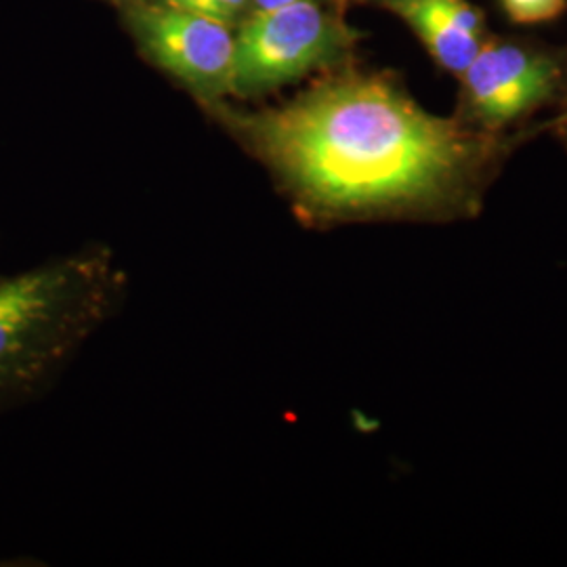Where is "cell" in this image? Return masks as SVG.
<instances>
[{"mask_svg": "<svg viewBox=\"0 0 567 567\" xmlns=\"http://www.w3.org/2000/svg\"><path fill=\"white\" fill-rule=\"evenodd\" d=\"M364 32L334 0H301L252 13L236 28L231 97L250 102L353 61Z\"/></svg>", "mask_w": 567, "mask_h": 567, "instance_id": "3", "label": "cell"}, {"mask_svg": "<svg viewBox=\"0 0 567 567\" xmlns=\"http://www.w3.org/2000/svg\"><path fill=\"white\" fill-rule=\"evenodd\" d=\"M250 2H252V13H264V11H271V9L286 7V4H295V2H301V0H250Z\"/></svg>", "mask_w": 567, "mask_h": 567, "instance_id": "10", "label": "cell"}, {"mask_svg": "<svg viewBox=\"0 0 567 567\" xmlns=\"http://www.w3.org/2000/svg\"><path fill=\"white\" fill-rule=\"evenodd\" d=\"M458 82V121L494 135L522 131L566 95L567 47L487 37Z\"/></svg>", "mask_w": 567, "mask_h": 567, "instance_id": "4", "label": "cell"}, {"mask_svg": "<svg viewBox=\"0 0 567 567\" xmlns=\"http://www.w3.org/2000/svg\"><path fill=\"white\" fill-rule=\"evenodd\" d=\"M548 131L564 143V147L567 150V91L566 95L561 97V102L557 103V112L553 116V121L547 124Z\"/></svg>", "mask_w": 567, "mask_h": 567, "instance_id": "9", "label": "cell"}, {"mask_svg": "<svg viewBox=\"0 0 567 567\" xmlns=\"http://www.w3.org/2000/svg\"><path fill=\"white\" fill-rule=\"evenodd\" d=\"M105 2H110V4H116V2H118V0H105Z\"/></svg>", "mask_w": 567, "mask_h": 567, "instance_id": "12", "label": "cell"}, {"mask_svg": "<svg viewBox=\"0 0 567 567\" xmlns=\"http://www.w3.org/2000/svg\"><path fill=\"white\" fill-rule=\"evenodd\" d=\"M126 276L102 244L0 276V410L42 395L121 305Z\"/></svg>", "mask_w": 567, "mask_h": 567, "instance_id": "2", "label": "cell"}, {"mask_svg": "<svg viewBox=\"0 0 567 567\" xmlns=\"http://www.w3.org/2000/svg\"><path fill=\"white\" fill-rule=\"evenodd\" d=\"M341 7H349V4H368V2H374V4H379L381 0H337Z\"/></svg>", "mask_w": 567, "mask_h": 567, "instance_id": "11", "label": "cell"}, {"mask_svg": "<svg viewBox=\"0 0 567 567\" xmlns=\"http://www.w3.org/2000/svg\"><path fill=\"white\" fill-rule=\"evenodd\" d=\"M171 7L203 16L208 20L221 21L229 28H238L248 16H252L250 0H163Z\"/></svg>", "mask_w": 567, "mask_h": 567, "instance_id": "7", "label": "cell"}, {"mask_svg": "<svg viewBox=\"0 0 567 567\" xmlns=\"http://www.w3.org/2000/svg\"><path fill=\"white\" fill-rule=\"evenodd\" d=\"M416 34L433 61L461 79L487 41L486 13L468 0H381Z\"/></svg>", "mask_w": 567, "mask_h": 567, "instance_id": "6", "label": "cell"}, {"mask_svg": "<svg viewBox=\"0 0 567 567\" xmlns=\"http://www.w3.org/2000/svg\"><path fill=\"white\" fill-rule=\"evenodd\" d=\"M200 107L313 229L473 219L511 154L543 128L494 135L431 114L393 74L353 61L280 105Z\"/></svg>", "mask_w": 567, "mask_h": 567, "instance_id": "1", "label": "cell"}, {"mask_svg": "<svg viewBox=\"0 0 567 567\" xmlns=\"http://www.w3.org/2000/svg\"><path fill=\"white\" fill-rule=\"evenodd\" d=\"M508 20L522 25L557 20L566 11L567 0H501Z\"/></svg>", "mask_w": 567, "mask_h": 567, "instance_id": "8", "label": "cell"}, {"mask_svg": "<svg viewBox=\"0 0 567 567\" xmlns=\"http://www.w3.org/2000/svg\"><path fill=\"white\" fill-rule=\"evenodd\" d=\"M114 7L143 60L198 105L231 100L234 28L163 0H118Z\"/></svg>", "mask_w": 567, "mask_h": 567, "instance_id": "5", "label": "cell"}]
</instances>
